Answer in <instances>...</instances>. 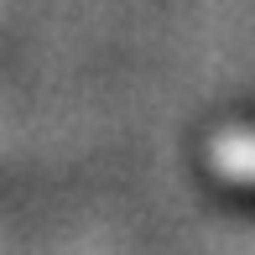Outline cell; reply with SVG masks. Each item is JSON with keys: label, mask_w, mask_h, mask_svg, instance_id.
<instances>
[{"label": "cell", "mask_w": 255, "mask_h": 255, "mask_svg": "<svg viewBox=\"0 0 255 255\" xmlns=\"http://www.w3.org/2000/svg\"><path fill=\"white\" fill-rule=\"evenodd\" d=\"M208 172L229 188H255V130L250 125H229L208 141Z\"/></svg>", "instance_id": "obj_1"}]
</instances>
